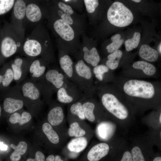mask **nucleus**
<instances>
[{
    "label": "nucleus",
    "mask_w": 161,
    "mask_h": 161,
    "mask_svg": "<svg viewBox=\"0 0 161 161\" xmlns=\"http://www.w3.org/2000/svg\"><path fill=\"white\" fill-rule=\"evenodd\" d=\"M101 101L116 125L127 129L133 124L134 119L132 112L114 95L110 93H105L102 96Z\"/></svg>",
    "instance_id": "nucleus-1"
},
{
    "label": "nucleus",
    "mask_w": 161,
    "mask_h": 161,
    "mask_svg": "<svg viewBox=\"0 0 161 161\" xmlns=\"http://www.w3.org/2000/svg\"><path fill=\"white\" fill-rule=\"evenodd\" d=\"M47 32L41 24L36 25L28 36L25 38L20 52L26 57L34 58L46 53L49 45Z\"/></svg>",
    "instance_id": "nucleus-2"
},
{
    "label": "nucleus",
    "mask_w": 161,
    "mask_h": 161,
    "mask_svg": "<svg viewBox=\"0 0 161 161\" xmlns=\"http://www.w3.org/2000/svg\"><path fill=\"white\" fill-rule=\"evenodd\" d=\"M4 35L1 41L0 52L3 58H7L20 52L25 39L17 33L10 24L5 27Z\"/></svg>",
    "instance_id": "nucleus-3"
},
{
    "label": "nucleus",
    "mask_w": 161,
    "mask_h": 161,
    "mask_svg": "<svg viewBox=\"0 0 161 161\" xmlns=\"http://www.w3.org/2000/svg\"><path fill=\"white\" fill-rule=\"evenodd\" d=\"M154 146L146 135L135 137L130 145L133 161H152L155 153Z\"/></svg>",
    "instance_id": "nucleus-4"
},
{
    "label": "nucleus",
    "mask_w": 161,
    "mask_h": 161,
    "mask_svg": "<svg viewBox=\"0 0 161 161\" xmlns=\"http://www.w3.org/2000/svg\"><path fill=\"white\" fill-rule=\"evenodd\" d=\"M63 75L56 69L48 70L35 83L44 97L49 98L52 90L58 89L64 83Z\"/></svg>",
    "instance_id": "nucleus-5"
},
{
    "label": "nucleus",
    "mask_w": 161,
    "mask_h": 161,
    "mask_svg": "<svg viewBox=\"0 0 161 161\" xmlns=\"http://www.w3.org/2000/svg\"><path fill=\"white\" fill-rule=\"evenodd\" d=\"M123 89L127 95L144 99H151L154 96L155 89L151 83L143 80L131 79L124 84Z\"/></svg>",
    "instance_id": "nucleus-6"
},
{
    "label": "nucleus",
    "mask_w": 161,
    "mask_h": 161,
    "mask_svg": "<svg viewBox=\"0 0 161 161\" xmlns=\"http://www.w3.org/2000/svg\"><path fill=\"white\" fill-rule=\"evenodd\" d=\"M108 21L112 24L119 27L129 25L133 19L131 10L122 3L118 1L113 3L107 13Z\"/></svg>",
    "instance_id": "nucleus-7"
},
{
    "label": "nucleus",
    "mask_w": 161,
    "mask_h": 161,
    "mask_svg": "<svg viewBox=\"0 0 161 161\" xmlns=\"http://www.w3.org/2000/svg\"><path fill=\"white\" fill-rule=\"evenodd\" d=\"M20 84L4 89L5 91L3 103L4 111L12 114L21 110L24 104Z\"/></svg>",
    "instance_id": "nucleus-8"
},
{
    "label": "nucleus",
    "mask_w": 161,
    "mask_h": 161,
    "mask_svg": "<svg viewBox=\"0 0 161 161\" xmlns=\"http://www.w3.org/2000/svg\"><path fill=\"white\" fill-rule=\"evenodd\" d=\"M20 85L24 104L30 108H37L41 103V94L36 83L30 78L24 80Z\"/></svg>",
    "instance_id": "nucleus-9"
},
{
    "label": "nucleus",
    "mask_w": 161,
    "mask_h": 161,
    "mask_svg": "<svg viewBox=\"0 0 161 161\" xmlns=\"http://www.w3.org/2000/svg\"><path fill=\"white\" fill-rule=\"evenodd\" d=\"M26 1L17 0L13 8L10 24L17 33L25 39Z\"/></svg>",
    "instance_id": "nucleus-10"
},
{
    "label": "nucleus",
    "mask_w": 161,
    "mask_h": 161,
    "mask_svg": "<svg viewBox=\"0 0 161 161\" xmlns=\"http://www.w3.org/2000/svg\"><path fill=\"white\" fill-rule=\"evenodd\" d=\"M109 155L110 161H133L130 145L122 138L114 137Z\"/></svg>",
    "instance_id": "nucleus-11"
},
{
    "label": "nucleus",
    "mask_w": 161,
    "mask_h": 161,
    "mask_svg": "<svg viewBox=\"0 0 161 161\" xmlns=\"http://www.w3.org/2000/svg\"><path fill=\"white\" fill-rule=\"evenodd\" d=\"M32 59L17 57L10 63L13 72L14 80L17 84H19L25 80Z\"/></svg>",
    "instance_id": "nucleus-12"
},
{
    "label": "nucleus",
    "mask_w": 161,
    "mask_h": 161,
    "mask_svg": "<svg viewBox=\"0 0 161 161\" xmlns=\"http://www.w3.org/2000/svg\"><path fill=\"white\" fill-rule=\"evenodd\" d=\"M25 22L31 24H38L43 18L44 10L40 1L26 0Z\"/></svg>",
    "instance_id": "nucleus-13"
},
{
    "label": "nucleus",
    "mask_w": 161,
    "mask_h": 161,
    "mask_svg": "<svg viewBox=\"0 0 161 161\" xmlns=\"http://www.w3.org/2000/svg\"><path fill=\"white\" fill-rule=\"evenodd\" d=\"M114 137L109 140V143L101 142L94 145L88 153V160L99 161L109 154L112 147Z\"/></svg>",
    "instance_id": "nucleus-14"
},
{
    "label": "nucleus",
    "mask_w": 161,
    "mask_h": 161,
    "mask_svg": "<svg viewBox=\"0 0 161 161\" xmlns=\"http://www.w3.org/2000/svg\"><path fill=\"white\" fill-rule=\"evenodd\" d=\"M48 57L47 54L42 55L39 58H33L30 64L29 73L30 74V79L36 82L45 73L47 66Z\"/></svg>",
    "instance_id": "nucleus-15"
},
{
    "label": "nucleus",
    "mask_w": 161,
    "mask_h": 161,
    "mask_svg": "<svg viewBox=\"0 0 161 161\" xmlns=\"http://www.w3.org/2000/svg\"><path fill=\"white\" fill-rule=\"evenodd\" d=\"M52 27L55 32L64 40L70 41L74 38L73 30L69 24L61 18L54 20Z\"/></svg>",
    "instance_id": "nucleus-16"
},
{
    "label": "nucleus",
    "mask_w": 161,
    "mask_h": 161,
    "mask_svg": "<svg viewBox=\"0 0 161 161\" xmlns=\"http://www.w3.org/2000/svg\"><path fill=\"white\" fill-rule=\"evenodd\" d=\"M64 114L62 108L56 106L51 109L47 115V120L51 125L58 126L63 121Z\"/></svg>",
    "instance_id": "nucleus-17"
},
{
    "label": "nucleus",
    "mask_w": 161,
    "mask_h": 161,
    "mask_svg": "<svg viewBox=\"0 0 161 161\" xmlns=\"http://www.w3.org/2000/svg\"><path fill=\"white\" fill-rule=\"evenodd\" d=\"M139 54L141 58L150 62L155 61L159 56L156 50L146 44H143L141 46Z\"/></svg>",
    "instance_id": "nucleus-18"
},
{
    "label": "nucleus",
    "mask_w": 161,
    "mask_h": 161,
    "mask_svg": "<svg viewBox=\"0 0 161 161\" xmlns=\"http://www.w3.org/2000/svg\"><path fill=\"white\" fill-rule=\"evenodd\" d=\"M87 144L86 139L81 137L71 140L68 143L67 147L70 151L78 153L83 150L86 147Z\"/></svg>",
    "instance_id": "nucleus-19"
},
{
    "label": "nucleus",
    "mask_w": 161,
    "mask_h": 161,
    "mask_svg": "<svg viewBox=\"0 0 161 161\" xmlns=\"http://www.w3.org/2000/svg\"><path fill=\"white\" fill-rule=\"evenodd\" d=\"M83 51L84 52V61L93 66H97L100 61V57L96 49L94 47L89 50L86 47H84Z\"/></svg>",
    "instance_id": "nucleus-20"
},
{
    "label": "nucleus",
    "mask_w": 161,
    "mask_h": 161,
    "mask_svg": "<svg viewBox=\"0 0 161 161\" xmlns=\"http://www.w3.org/2000/svg\"><path fill=\"white\" fill-rule=\"evenodd\" d=\"M157 114H152L145 117L142 120L143 123L147 126L149 129H161V112Z\"/></svg>",
    "instance_id": "nucleus-21"
},
{
    "label": "nucleus",
    "mask_w": 161,
    "mask_h": 161,
    "mask_svg": "<svg viewBox=\"0 0 161 161\" xmlns=\"http://www.w3.org/2000/svg\"><path fill=\"white\" fill-rule=\"evenodd\" d=\"M31 118V114L28 112L23 111L21 114L16 111L11 114L9 120L12 124L18 123L22 125L29 122Z\"/></svg>",
    "instance_id": "nucleus-22"
},
{
    "label": "nucleus",
    "mask_w": 161,
    "mask_h": 161,
    "mask_svg": "<svg viewBox=\"0 0 161 161\" xmlns=\"http://www.w3.org/2000/svg\"><path fill=\"white\" fill-rule=\"evenodd\" d=\"M10 147L14 150L10 158L12 161H18L21 158V155L24 154L27 148V143L24 141L20 142L17 145L13 143L10 145Z\"/></svg>",
    "instance_id": "nucleus-23"
},
{
    "label": "nucleus",
    "mask_w": 161,
    "mask_h": 161,
    "mask_svg": "<svg viewBox=\"0 0 161 161\" xmlns=\"http://www.w3.org/2000/svg\"><path fill=\"white\" fill-rule=\"evenodd\" d=\"M60 67L65 74L69 78L73 75V61L70 56L67 55L61 57L59 60Z\"/></svg>",
    "instance_id": "nucleus-24"
},
{
    "label": "nucleus",
    "mask_w": 161,
    "mask_h": 161,
    "mask_svg": "<svg viewBox=\"0 0 161 161\" xmlns=\"http://www.w3.org/2000/svg\"><path fill=\"white\" fill-rule=\"evenodd\" d=\"M76 72L80 77L86 80L90 79L92 76L90 68L82 60L79 61L75 66Z\"/></svg>",
    "instance_id": "nucleus-25"
},
{
    "label": "nucleus",
    "mask_w": 161,
    "mask_h": 161,
    "mask_svg": "<svg viewBox=\"0 0 161 161\" xmlns=\"http://www.w3.org/2000/svg\"><path fill=\"white\" fill-rule=\"evenodd\" d=\"M133 67L136 69L142 70L145 75L148 76L154 75L156 72V69L152 64L143 61H138L134 62Z\"/></svg>",
    "instance_id": "nucleus-26"
},
{
    "label": "nucleus",
    "mask_w": 161,
    "mask_h": 161,
    "mask_svg": "<svg viewBox=\"0 0 161 161\" xmlns=\"http://www.w3.org/2000/svg\"><path fill=\"white\" fill-rule=\"evenodd\" d=\"M122 55V52L119 50L111 53L107 56L108 60L106 62V66L109 69L112 70L116 69L119 65Z\"/></svg>",
    "instance_id": "nucleus-27"
},
{
    "label": "nucleus",
    "mask_w": 161,
    "mask_h": 161,
    "mask_svg": "<svg viewBox=\"0 0 161 161\" xmlns=\"http://www.w3.org/2000/svg\"><path fill=\"white\" fill-rule=\"evenodd\" d=\"M42 131L49 141L54 144L58 143L59 141V136L49 123H45L42 125Z\"/></svg>",
    "instance_id": "nucleus-28"
},
{
    "label": "nucleus",
    "mask_w": 161,
    "mask_h": 161,
    "mask_svg": "<svg viewBox=\"0 0 161 161\" xmlns=\"http://www.w3.org/2000/svg\"><path fill=\"white\" fill-rule=\"evenodd\" d=\"M2 71L3 75V79L1 89H4L9 87L14 80V75L10 64H7Z\"/></svg>",
    "instance_id": "nucleus-29"
},
{
    "label": "nucleus",
    "mask_w": 161,
    "mask_h": 161,
    "mask_svg": "<svg viewBox=\"0 0 161 161\" xmlns=\"http://www.w3.org/2000/svg\"><path fill=\"white\" fill-rule=\"evenodd\" d=\"M146 135L152 142L154 145L161 149V129H149Z\"/></svg>",
    "instance_id": "nucleus-30"
},
{
    "label": "nucleus",
    "mask_w": 161,
    "mask_h": 161,
    "mask_svg": "<svg viewBox=\"0 0 161 161\" xmlns=\"http://www.w3.org/2000/svg\"><path fill=\"white\" fill-rule=\"evenodd\" d=\"M82 106L85 118L90 122H94L96 120L94 112L95 104L92 102H87L82 104Z\"/></svg>",
    "instance_id": "nucleus-31"
},
{
    "label": "nucleus",
    "mask_w": 161,
    "mask_h": 161,
    "mask_svg": "<svg viewBox=\"0 0 161 161\" xmlns=\"http://www.w3.org/2000/svg\"><path fill=\"white\" fill-rule=\"evenodd\" d=\"M120 38L121 35L119 34H115L111 37V39L112 42L106 47L109 53H112L118 50L124 41L123 39Z\"/></svg>",
    "instance_id": "nucleus-32"
},
{
    "label": "nucleus",
    "mask_w": 161,
    "mask_h": 161,
    "mask_svg": "<svg viewBox=\"0 0 161 161\" xmlns=\"http://www.w3.org/2000/svg\"><path fill=\"white\" fill-rule=\"evenodd\" d=\"M68 133L70 136L76 137H83L86 133L85 131L80 126L77 122H73L70 125Z\"/></svg>",
    "instance_id": "nucleus-33"
},
{
    "label": "nucleus",
    "mask_w": 161,
    "mask_h": 161,
    "mask_svg": "<svg viewBox=\"0 0 161 161\" xmlns=\"http://www.w3.org/2000/svg\"><path fill=\"white\" fill-rule=\"evenodd\" d=\"M141 35L139 32H135L132 38L125 41V44L126 51H129L138 46L140 39Z\"/></svg>",
    "instance_id": "nucleus-34"
},
{
    "label": "nucleus",
    "mask_w": 161,
    "mask_h": 161,
    "mask_svg": "<svg viewBox=\"0 0 161 161\" xmlns=\"http://www.w3.org/2000/svg\"><path fill=\"white\" fill-rule=\"evenodd\" d=\"M57 96L58 100L62 103H69L73 100V98L68 94L66 89L63 87L58 89Z\"/></svg>",
    "instance_id": "nucleus-35"
},
{
    "label": "nucleus",
    "mask_w": 161,
    "mask_h": 161,
    "mask_svg": "<svg viewBox=\"0 0 161 161\" xmlns=\"http://www.w3.org/2000/svg\"><path fill=\"white\" fill-rule=\"evenodd\" d=\"M71 113L77 116L82 120L86 118L84 114L82 104L80 102H77L72 104L70 108Z\"/></svg>",
    "instance_id": "nucleus-36"
},
{
    "label": "nucleus",
    "mask_w": 161,
    "mask_h": 161,
    "mask_svg": "<svg viewBox=\"0 0 161 161\" xmlns=\"http://www.w3.org/2000/svg\"><path fill=\"white\" fill-rule=\"evenodd\" d=\"M16 0H0V15L9 12L13 9Z\"/></svg>",
    "instance_id": "nucleus-37"
},
{
    "label": "nucleus",
    "mask_w": 161,
    "mask_h": 161,
    "mask_svg": "<svg viewBox=\"0 0 161 161\" xmlns=\"http://www.w3.org/2000/svg\"><path fill=\"white\" fill-rule=\"evenodd\" d=\"M109 71V68L103 64L97 65L94 67L93 69V72L95 77L100 81L103 80L104 74Z\"/></svg>",
    "instance_id": "nucleus-38"
},
{
    "label": "nucleus",
    "mask_w": 161,
    "mask_h": 161,
    "mask_svg": "<svg viewBox=\"0 0 161 161\" xmlns=\"http://www.w3.org/2000/svg\"><path fill=\"white\" fill-rule=\"evenodd\" d=\"M84 1L86 10L89 13H93L99 4L97 0H84Z\"/></svg>",
    "instance_id": "nucleus-39"
},
{
    "label": "nucleus",
    "mask_w": 161,
    "mask_h": 161,
    "mask_svg": "<svg viewBox=\"0 0 161 161\" xmlns=\"http://www.w3.org/2000/svg\"><path fill=\"white\" fill-rule=\"evenodd\" d=\"M57 13L58 15L61 17V19L69 25H71L73 24V20L70 16L73 14L72 13H63L61 10H58Z\"/></svg>",
    "instance_id": "nucleus-40"
},
{
    "label": "nucleus",
    "mask_w": 161,
    "mask_h": 161,
    "mask_svg": "<svg viewBox=\"0 0 161 161\" xmlns=\"http://www.w3.org/2000/svg\"><path fill=\"white\" fill-rule=\"evenodd\" d=\"M58 5V7L61 9V10L64 12V13H74V11L72 10L71 6L62 2H59Z\"/></svg>",
    "instance_id": "nucleus-41"
},
{
    "label": "nucleus",
    "mask_w": 161,
    "mask_h": 161,
    "mask_svg": "<svg viewBox=\"0 0 161 161\" xmlns=\"http://www.w3.org/2000/svg\"><path fill=\"white\" fill-rule=\"evenodd\" d=\"M45 157L43 154L40 151H37L35 153L34 159L29 158L26 161H45Z\"/></svg>",
    "instance_id": "nucleus-42"
},
{
    "label": "nucleus",
    "mask_w": 161,
    "mask_h": 161,
    "mask_svg": "<svg viewBox=\"0 0 161 161\" xmlns=\"http://www.w3.org/2000/svg\"><path fill=\"white\" fill-rule=\"evenodd\" d=\"M45 161H64L58 155L55 157L53 155H49L46 158Z\"/></svg>",
    "instance_id": "nucleus-43"
},
{
    "label": "nucleus",
    "mask_w": 161,
    "mask_h": 161,
    "mask_svg": "<svg viewBox=\"0 0 161 161\" xmlns=\"http://www.w3.org/2000/svg\"><path fill=\"white\" fill-rule=\"evenodd\" d=\"M152 161H161V155L160 152L155 153Z\"/></svg>",
    "instance_id": "nucleus-44"
},
{
    "label": "nucleus",
    "mask_w": 161,
    "mask_h": 161,
    "mask_svg": "<svg viewBox=\"0 0 161 161\" xmlns=\"http://www.w3.org/2000/svg\"><path fill=\"white\" fill-rule=\"evenodd\" d=\"M8 146L7 145L4 144L3 143L0 142V149L2 151H6L7 149Z\"/></svg>",
    "instance_id": "nucleus-45"
},
{
    "label": "nucleus",
    "mask_w": 161,
    "mask_h": 161,
    "mask_svg": "<svg viewBox=\"0 0 161 161\" xmlns=\"http://www.w3.org/2000/svg\"><path fill=\"white\" fill-rule=\"evenodd\" d=\"M3 79V75L2 71L0 73V88L1 89V84Z\"/></svg>",
    "instance_id": "nucleus-46"
},
{
    "label": "nucleus",
    "mask_w": 161,
    "mask_h": 161,
    "mask_svg": "<svg viewBox=\"0 0 161 161\" xmlns=\"http://www.w3.org/2000/svg\"><path fill=\"white\" fill-rule=\"evenodd\" d=\"M158 51H159V53L161 54V43L159 44L158 47Z\"/></svg>",
    "instance_id": "nucleus-47"
},
{
    "label": "nucleus",
    "mask_w": 161,
    "mask_h": 161,
    "mask_svg": "<svg viewBox=\"0 0 161 161\" xmlns=\"http://www.w3.org/2000/svg\"><path fill=\"white\" fill-rule=\"evenodd\" d=\"M132 1L136 2H139L141 1L140 0H133Z\"/></svg>",
    "instance_id": "nucleus-48"
},
{
    "label": "nucleus",
    "mask_w": 161,
    "mask_h": 161,
    "mask_svg": "<svg viewBox=\"0 0 161 161\" xmlns=\"http://www.w3.org/2000/svg\"><path fill=\"white\" fill-rule=\"evenodd\" d=\"M1 111H2L1 108V105H0V117H1Z\"/></svg>",
    "instance_id": "nucleus-49"
},
{
    "label": "nucleus",
    "mask_w": 161,
    "mask_h": 161,
    "mask_svg": "<svg viewBox=\"0 0 161 161\" xmlns=\"http://www.w3.org/2000/svg\"><path fill=\"white\" fill-rule=\"evenodd\" d=\"M64 1H70V0H64Z\"/></svg>",
    "instance_id": "nucleus-50"
},
{
    "label": "nucleus",
    "mask_w": 161,
    "mask_h": 161,
    "mask_svg": "<svg viewBox=\"0 0 161 161\" xmlns=\"http://www.w3.org/2000/svg\"><path fill=\"white\" fill-rule=\"evenodd\" d=\"M0 161H1V160L0 158Z\"/></svg>",
    "instance_id": "nucleus-51"
}]
</instances>
